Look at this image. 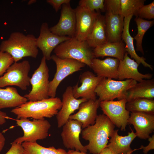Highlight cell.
<instances>
[{
  "label": "cell",
  "mask_w": 154,
  "mask_h": 154,
  "mask_svg": "<svg viewBox=\"0 0 154 154\" xmlns=\"http://www.w3.org/2000/svg\"><path fill=\"white\" fill-rule=\"evenodd\" d=\"M80 77L81 86H78L77 84L72 87L74 97L76 99L81 98L87 100H96L95 89L104 78L96 76L90 71L83 72Z\"/></svg>",
  "instance_id": "15"
},
{
  "label": "cell",
  "mask_w": 154,
  "mask_h": 154,
  "mask_svg": "<svg viewBox=\"0 0 154 154\" xmlns=\"http://www.w3.org/2000/svg\"><path fill=\"white\" fill-rule=\"evenodd\" d=\"M62 102L58 97H49L40 100L27 102L12 109L11 112L17 119L32 118L40 119L56 115L61 108Z\"/></svg>",
  "instance_id": "3"
},
{
  "label": "cell",
  "mask_w": 154,
  "mask_h": 154,
  "mask_svg": "<svg viewBox=\"0 0 154 154\" xmlns=\"http://www.w3.org/2000/svg\"><path fill=\"white\" fill-rule=\"evenodd\" d=\"M133 16V15H130L124 18L121 39L125 44V51L130 55L131 58H133L138 64H141L144 66L148 67L153 70L152 66L145 62V58L139 56L136 52L133 43V38L131 36L129 31L130 23Z\"/></svg>",
  "instance_id": "23"
},
{
  "label": "cell",
  "mask_w": 154,
  "mask_h": 154,
  "mask_svg": "<svg viewBox=\"0 0 154 154\" xmlns=\"http://www.w3.org/2000/svg\"><path fill=\"white\" fill-rule=\"evenodd\" d=\"M137 17L142 19H154V1L148 5L143 6L138 10Z\"/></svg>",
  "instance_id": "33"
},
{
  "label": "cell",
  "mask_w": 154,
  "mask_h": 154,
  "mask_svg": "<svg viewBox=\"0 0 154 154\" xmlns=\"http://www.w3.org/2000/svg\"><path fill=\"white\" fill-rule=\"evenodd\" d=\"M137 149H135L134 150H132L130 151L128 153H127V154H131L134 151L137 150Z\"/></svg>",
  "instance_id": "43"
},
{
  "label": "cell",
  "mask_w": 154,
  "mask_h": 154,
  "mask_svg": "<svg viewBox=\"0 0 154 154\" xmlns=\"http://www.w3.org/2000/svg\"><path fill=\"white\" fill-rule=\"evenodd\" d=\"M53 51L59 58L74 59L90 68L92 60L95 58L93 51L86 41L79 40L75 36L59 44Z\"/></svg>",
  "instance_id": "4"
},
{
  "label": "cell",
  "mask_w": 154,
  "mask_h": 154,
  "mask_svg": "<svg viewBox=\"0 0 154 154\" xmlns=\"http://www.w3.org/2000/svg\"><path fill=\"white\" fill-rule=\"evenodd\" d=\"M14 62L13 58L9 54L0 51V76Z\"/></svg>",
  "instance_id": "34"
},
{
  "label": "cell",
  "mask_w": 154,
  "mask_h": 154,
  "mask_svg": "<svg viewBox=\"0 0 154 154\" xmlns=\"http://www.w3.org/2000/svg\"><path fill=\"white\" fill-rule=\"evenodd\" d=\"M127 110L131 112H144L154 114V100L145 98H137L127 102Z\"/></svg>",
  "instance_id": "28"
},
{
  "label": "cell",
  "mask_w": 154,
  "mask_h": 154,
  "mask_svg": "<svg viewBox=\"0 0 154 154\" xmlns=\"http://www.w3.org/2000/svg\"><path fill=\"white\" fill-rule=\"evenodd\" d=\"M5 139L1 133L0 132V152L3 149L5 143Z\"/></svg>",
  "instance_id": "39"
},
{
  "label": "cell",
  "mask_w": 154,
  "mask_h": 154,
  "mask_svg": "<svg viewBox=\"0 0 154 154\" xmlns=\"http://www.w3.org/2000/svg\"><path fill=\"white\" fill-rule=\"evenodd\" d=\"M125 46L122 40L115 42H107L94 48L93 51L95 58L108 56L121 60L126 52Z\"/></svg>",
  "instance_id": "24"
},
{
  "label": "cell",
  "mask_w": 154,
  "mask_h": 154,
  "mask_svg": "<svg viewBox=\"0 0 154 154\" xmlns=\"http://www.w3.org/2000/svg\"><path fill=\"white\" fill-rule=\"evenodd\" d=\"M67 154H89L80 151L74 150V149L69 150L67 152Z\"/></svg>",
  "instance_id": "41"
},
{
  "label": "cell",
  "mask_w": 154,
  "mask_h": 154,
  "mask_svg": "<svg viewBox=\"0 0 154 154\" xmlns=\"http://www.w3.org/2000/svg\"><path fill=\"white\" fill-rule=\"evenodd\" d=\"M128 124L132 125L137 137L146 139L154 130V114L144 112H130Z\"/></svg>",
  "instance_id": "18"
},
{
  "label": "cell",
  "mask_w": 154,
  "mask_h": 154,
  "mask_svg": "<svg viewBox=\"0 0 154 154\" xmlns=\"http://www.w3.org/2000/svg\"><path fill=\"white\" fill-rule=\"evenodd\" d=\"M74 10L76 19L75 37L79 40L86 41L100 13L79 5Z\"/></svg>",
  "instance_id": "13"
},
{
  "label": "cell",
  "mask_w": 154,
  "mask_h": 154,
  "mask_svg": "<svg viewBox=\"0 0 154 154\" xmlns=\"http://www.w3.org/2000/svg\"><path fill=\"white\" fill-rule=\"evenodd\" d=\"M86 101L84 98H75L73 94L72 87H67L62 95L61 108L56 115L58 127L63 126L71 114L78 109L80 104Z\"/></svg>",
  "instance_id": "17"
},
{
  "label": "cell",
  "mask_w": 154,
  "mask_h": 154,
  "mask_svg": "<svg viewBox=\"0 0 154 154\" xmlns=\"http://www.w3.org/2000/svg\"><path fill=\"white\" fill-rule=\"evenodd\" d=\"M148 139L149 141L148 145L146 146L141 145L140 148L138 149V150L142 149L143 152L145 154L147 153L150 150L154 149V135L150 136Z\"/></svg>",
  "instance_id": "37"
},
{
  "label": "cell",
  "mask_w": 154,
  "mask_h": 154,
  "mask_svg": "<svg viewBox=\"0 0 154 154\" xmlns=\"http://www.w3.org/2000/svg\"><path fill=\"white\" fill-rule=\"evenodd\" d=\"M135 21L137 29V33L133 38L136 41V50L139 51L143 55L144 52L142 46L143 37L146 32L153 25L154 20L148 21L136 17Z\"/></svg>",
  "instance_id": "30"
},
{
  "label": "cell",
  "mask_w": 154,
  "mask_h": 154,
  "mask_svg": "<svg viewBox=\"0 0 154 154\" xmlns=\"http://www.w3.org/2000/svg\"><path fill=\"white\" fill-rule=\"evenodd\" d=\"M139 65L133 59L130 58L126 52L123 59L119 60L118 69V79L119 81L124 79H133L139 82L142 81L143 79H151L153 74L140 73L138 69Z\"/></svg>",
  "instance_id": "19"
},
{
  "label": "cell",
  "mask_w": 154,
  "mask_h": 154,
  "mask_svg": "<svg viewBox=\"0 0 154 154\" xmlns=\"http://www.w3.org/2000/svg\"><path fill=\"white\" fill-rule=\"evenodd\" d=\"M36 1V0H30L28 3V5H30L35 3Z\"/></svg>",
  "instance_id": "42"
},
{
  "label": "cell",
  "mask_w": 154,
  "mask_h": 154,
  "mask_svg": "<svg viewBox=\"0 0 154 154\" xmlns=\"http://www.w3.org/2000/svg\"><path fill=\"white\" fill-rule=\"evenodd\" d=\"M70 0H47L46 2L51 5L56 12L58 11L62 5L70 3Z\"/></svg>",
  "instance_id": "36"
},
{
  "label": "cell",
  "mask_w": 154,
  "mask_h": 154,
  "mask_svg": "<svg viewBox=\"0 0 154 154\" xmlns=\"http://www.w3.org/2000/svg\"><path fill=\"white\" fill-rule=\"evenodd\" d=\"M129 132L128 135L125 136L119 135L118 129L114 130L109 140L107 147L115 154H127L132 150L130 145L133 140L137 137L133 131Z\"/></svg>",
  "instance_id": "22"
},
{
  "label": "cell",
  "mask_w": 154,
  "mask_h": 154,
  "mask_svg": "<svg viewBox=\"0 0 154 154\" xmlns=\"http://www.w3.org/2000/svg\"><path fill=\"white\" fill-rule=\"evenodd\" d=\"M100 102L99 99L88 100L82 102L79 106L78 111L71 115L69 119L76 120L80 122L83 129L93 125L98 116L97 111Z\"/></svg>",
  "instance_id": "20"
},
{
  "label": "cell",
  "mask_w": 154,
  "mask_h": 154,
  "mask_svg": "<svg viewBox=\"0 0 154 154\" xmlns=\"http://www.w3.org/2000/svg\"><path fill=\"white\" fill-rule=\"evenodd\" d=\"M62 127L61 136L64 146L68 149L86 153L87 149L80 140L82 123L76 120L69 119Z\"/></svg>",
  "instance_id": "16"
},
{
  "label": "cell",
  "mask_w": 154,
  "mask_h": 154,
  "mask_svg": "<svg viewBox=\"0 0 154 154\" xmlns=\"http://www.w3.org/2000/svg\"><path fill=\"white\" fill-rule=\"evenodd\" d=\"M21 145L24 150L23 154H67L62 148L56 149L53 146L44 147L37 142H24Z\"/></svg>",
  "instance_id": "29"
},
{
  "label": "cell",
  "mask_w": 154,
  "mask_h": 154,
  "mask_svg": "<svg viewBox=\"0 0 154 154\" xmlns=\"http://www.w3.org/2000/svg\"><path fill=\"white\" fill-rule=\"evenodd\" d=\"M11 146L5 154H23L24 148L21 144L12 142Z\"/></svg>",
  "instance_id": "35"
},
{
  "label": "cell",
  "mask_w": 154,
  "mask_h": 154,
  "mask_svg": "<svg viewBox=\"0 0 154 154\" xmlns=\"http://www.w3.org/2000/svg\"><path fill=\"white\" fill-rule=\"evenodd\" d=\"M70 38L53 33L50 30L48 23L44 22L41 25L39 35L37 38V46L41 51L43 56L46 60H49L51 59V54L54 49L59 44Z\"/></svg>",
  "instance_id": "12"
},
{
  "label": "cell",
  "mask_w": 154,
  "mask_h": 154,
  "mask_svg": "<svg viewBox=\"0 0 154 154\" xmlns=\"http://www.w3.org/2000/svg\"><path fill=\"white\" fill-rule=\"evenodd\" d=\"M28 100L20 95L17 89L8 86L0 88V110L3 109L16 108L27 101Z\"/></svg>",
  "instance_id": "27"
},
{
  "label": "cell",
  "mask_w": 154,
  "mask_h": 154,
  "mask_svg": "<svg viewBox=\"0 0 154 154\" xmlns=\"http://www.w3.org/2000/svg\"><path fill=\"white\" fill-rule=\"evenodd\" d=\"M86 41L90 47L94 48L108 42L104 16L99 14Z\"/></svg>",
  "instance_id": "25"
},
{
  "label": "cell",
  "mask_w": 154,
  "mask_h": 154,
  "mask_svg": "<svg viewBox=\"0 0 154 154\" xmlns=\"http://www.w3.org/2000/svg\"><path fill=\"white\" fill-rule=\"evenodd\" d=\"M98 154H115L108 147L103 149Z\"/></svg>",
  "instance_id": "40"
},
{
  "label": "cell",
  "mask_w": 154,
  "mask_h": 154,
  "mask_svg": "<svg viewBox=\"0 0 154 154\" xmlns=\"http://www.w3.org/2000/svg\"><path fill=\"white\" fill-rule=\"evenodd\" d=\"M137 82L133 79L117 81L103 78L96 87L95 92L101 101L125 99L127 91Z\"/></svg>",
  "instance_id": "5"
},
{
  "label": "cell",
  "mask_w": 154,
  "mask_h": 154,
  "mask_svg": "<svg viewBox=\"0 0 154 154\" xmlns=\"http://www.w3.org/2000/svg\"><path fill=\"white\" fill-rule=\"evenodd\" d=\"M76 26L75 11L69 3L62 5L58 22L49 28V29L52 33L58 36L71 37L75 36Z\"/></svg>",
  "instance_id": "11"
},
{
  "label": "cell",
  "mask_w": 154,
  "mask_h": 154,
  "mask_svg": "<svg viewBox=\"0 0 154 154\" xmlns=\"http://www.w3.org/2000/svg\"><path fill=\"white\" fill-rule=\"evenodd\" d=\"M104 0H80L78 5L91 11L104 10Z\"/></svg>",
  "instance_id": "32"
},
{
  "label": "cell",
  "mask_w": 154,
  "mask_h": 154,
  "mask_svg": "<svg viewBox=\"0 0 154 154\" xmlns=\"http://www.w3.org/2000/svg\"><path fill=\"white\" fill-rule=\"evenodd\" d=\"M104 16L108 42H115L122 40L124 17L117 8H106Z\"/></svg>",
  "instance_id": "14"
},
{
  "label": "cell",
  "mask_w": 154,
  "mask_h": 154,
  "mask_svg": "<svg viewBox=\"0 0 154 154\" xmlns=\"http://www.w3.org/2000/svg\"><path fill=\"white\" fill-rule=\"evenodd\" d=\"M30 69V64L27 60L14 62L4 75L0 76V88L14 86L26 90L30 84L31 78L29 76Z\"/></svg>",
  "instance_id": "8"
},
{
  "label": "cell",
  "mask_w": 154,
  "mask_h": 154,
  "mask_svg": "<svg viewBox=\"0 0 154 154\" xmlns=\"http://www.w3.org/2000/svg\"><path fill=\"white\" fill-rule=\"evenodd\" d=\"M16 124L20 127L23 131V135L18 137L13 142L21 144L24 142H34L38 140L46 138L51 125L44 119L31 121L28 118L16 119Z\"/></svg>",
  "instance_id": "6"
},
{
  "label": "cell",
  "mask_w": 154,
  "mask_h": 154,
  "mask_svg": "<svg viewBox=\"0 0 154 154\" xmlns=\"http://www.w3.org/2000/svg\"><path fill=\"white\" fill-rule=\"evenodd\" d=\"M115 126L104 114L98 115L95 122L82 130V138L89 141L85 146L93 154H98L107 147L109 137L112 135Z\"/></svg>",
  "instance_id": "1"
},
{
  "label": "cell",
  "mask_w": 154,
  "mask_h": 154,
  "mask_svg": "<svg viewBox=\"0 0 154 154\" xmlns=\"http://www.w3.org/2000/svg\"><path fill=\"white\" fill-rule=\"evenodd\" d=\"M119 60L116 58H108L101 60L94 58L92 60L91 68L100 77L118 79V69Z\"/></svg>",
  "instance_id": "21"
},
{
  "label": "cell",
  "mask_w": 154,
  "mask_h": 154,
  "mask_svg": "<svg viewBox=\"0 0 154 154\" xmlns=\"http://www.w3.org/2000/svg\"><path fill=\"white\" fill-rule=\"evenodd\" d=\"M144 0H120V13L124 17L130 15L137 17L139 9L143 5Z\"/></svg>",
  "instance_id": "31"
},
{
  "label": "cell",
  "mask_w": 154,
  "mask_h": 154,
  "mask_svg": "<svg viewBox=\"0 0 154 154\" xmlns=\"http://www.w3.org/2000/svg\"><path fill=\"white\" fill-rule=\"evenodd\" d=\"M153 99L154 98V80L153 79L144 80L137 83L128 90L125 99L127 102L137 98Z\"/></svg>",
  "instance_id": "26"
},
{
  "label": "cell",
  "mask_w": 154,
  "mask_h": 154,
  "mask_svg": "<svg viewBox=\"0 0 154 154\" xmlns=\"http://www.w3.org/2000/svg\"><path fill=\"white\" fill-rule=\"evenodd\" d=\"M0 51L9 54L14 62H17L25 57L36 58L38 53L37 38L33 34L13 32L7 39L1 42Z\"/></svg>",
  "instance_id": "2"
},
{
  "label": "cell",
  "mask_w": 154,
  "mask_h": 154,
  "mask_svg": "<svg viewBox=\"0 0 154 154\" xmlns=\"http://www.w3.org/2000/svg\"><path fill=\"white\" fill-rule=\"evenodd\" d=\"M127 102L125 99L116 101H101L100 106L103 112L115 126L125 131L128 124L130 112L125 108Z\"/></svg>",
  "instance_id": "10"
},
{
  "label": "cell",
  "mask_w": 154,
  "mask_h": 154,
  "mask_svg": "<svg viewBox=\"0 0 154 154\" xmlns=\"http://www.w3.org/2000/svg\"><path fill=\"white\" fill-rule=\"evenodd\" d=\"M8 118L6 113L0 111V125L4 124L6 122V119Z\"/></svg>",
  "instance_id": "38"
},
{
  "label": "cell",
  "mask_w": 154,
  "mask_h": 154,
  "mask_svg": "<svg viewBox=\"0 0 154 154\" xmlns=\"http://www.w3.org/2000/svg\"><path fill=\"white\" fill-rule=\"evenodd\" d=\"M46 60L43 56L38 67L35 71L30 78L31 90L24 96L29 101H38L49 98V70Z\"/></svg>",
  "instance_id": "7"
},
{
  "label": "cell",
  "mask_w": 154,
  "mask_h": 154,
  "mask_svg": "<svg viewBox=\"0 0 154 154\" xmlns=\"http://www.w3.org/2000/svg\"><path fill=\"white\" fill-rule=\"evenodd\" d=\"M51 59L55 63L56 71L52 80L50 81L48 96L55 97L57 88L65 78L73 73L79 71L86 65L77 60L69 58H61L55 54L51 55Z\"/></svg>",
  "instance_id": "9"
}]
</instances>
